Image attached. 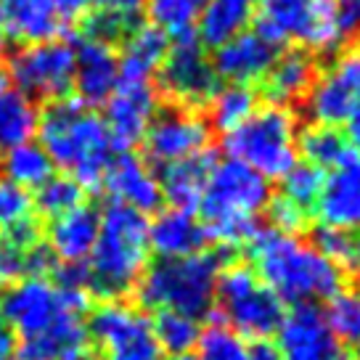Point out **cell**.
Listing matches in <instances>:
<instances>
[{"instance_id":"obj_16","label":"cell","mask_w":360,"mask_h":360,"mask_svg":"<svg viewBox=\"0 0 360 360\" xmlns=\"http://www.w3.org/2000/svg\"><path fill=\"white\" fill-rule=\"evenodd\" d=\"M281 360H352L323 321L318 304H292L276 331Z\"/></svg>"},{"instance_id":"obj_22","label":"cell","mask_w":360,"mask_h":360,"mask_svg":"<svg viewBox=\"0 0 360 360\" xmlns=\"http://www.w3.org/2000/svg\"><path fill=\"white\" fill-rule=\"evenodd\" d=\"M315 75H318V64H315L313 53H307L302 48L283 51L270 64L268 75L259 79L262 98L270 106L292 109L294 103H302L307 98V93L315 82Z\"/></svg>"},{"instance_id":"obj_21","label":"cell","mask_w":360,"mask_h":360,"mask_svg":"<svg viewBox=\"0 0 360 360\" xmlns=\"http://www.w3.org/2000/svg\"><path fill=\"white\" fill-rule=\"evenodd\" d=\"M101 212L90 204H79L61 217L51 220L45 247L53 255L56 265H85L98 238Z\"/></svg>"},{"instance_id":"obj_20","label":"cell","mask_w":360,"mask_h":360,"mask_svg":"<svg viewBox=\"0 0 360 360\" xmlns=\"http://www.w3.org/2000/svg\"><path fill=\"white\" fill-rule=\"evenodd\" d=\"M276 56H278L276 45H270L255 30H247V32L225 40L223 45H217L210 64H212L217 79L225 82V85H247V88H252L255 82H259L268 75Z\"/></svg>"},{"instance_id":"obj_17","label":"cell","mask_w":360,"mask_h":360,"mask_svg":"<svg viewBox=\"0 0 360 360\" xmlns=\"http://www.w3.org/2000/svg\"><path fill=\"white\" fill-rule=\"evenodd\" d=\"M101 188L109 193L112 204L130 207L141 214H157L162 210V183L159 172L148 165L143 157H138L133 151L117 154L103 175Z\"/></svg>"},{"instance_id":"obj_10","label":"cell","mask_w":360,"mask_h":360,"mask_svg":"<svg viewBox=\"0 0 360 360\" xmlns=\"http://www.w3.org/2000/svg\"><path fill=\"white\" fill-rule=\"evenodd\" d=\"M90 347L101 355V360H159L154 326L138 304L124 300H106L90 307L88 315Z\"/></svg>"},{"instance_id":"obj_35","label":"cell","mask_w":360,"mask_h":360,"mask_svg":"<svg viewBox=\"0 0 360 360\" xmlns=\"http://www.w3.org/2000/svg\"><path fill=\"white\" fill-rule=\"evenodd\" d=\"M313 244L342 276H352L360 286V231L318 228Z\"/></svg>"},{"instance_id":"obj_19","label":"cell","mask_w":360,"mask_h":360,"mask_svg":"<svg viewBox=\"0 0 360 360\" xmlns=\"http://www.w3.org/2000/svg\"><path fill=\"white\" fill-rule=\"evenodd\" d=\"M313 214L321 228L360 231V154L355 151L347 162L328 169Z\"/></svg>"},{"instance_id":"obj_31","label":"cell","mask_w":360,"mask_h":360,"mask_svg":"<svg viewBox=\"0 0 360 360\" xmlns=\"http://www.w3.org/2000/svg\"><path fill=\"white\" fill-rule=\"evenodd\" d=\"M0 169L3 178L22 186L27 191H34L53 175V162L48 159L40 143H22L6 154H0Z\"/></svg>"},{"instance_id":"obj_9","label":"cell","mask_w":360,"mask_h":360,"mask_svg":"<svg viewBox=\"0 0 360 360\" xmlns=\"http://www.w3.org/2000/svg\"><path fill=\"white\" fill-rule=\"evenodd\" d=\"M93 294L82 286H58L51 276H24L0 297L3 318L16 339L43 334L67 310L90 313Z\"/></svg>"},{"instance_id":"obj_8","label":"cell","mask_w":360,"mask_h":360,"mask_svg":"<svg viewBox=\"0 0 360 360\" xmlns=\"http://www.w3.org/2000/svg\"><path fill=\"white\" fill-rule=\"evenodd\" d=\"M214 302L225 326L247 342L273 339L281 328L286 304L257 278L249 262H225L217 276Z\"/></svg>"},{"instance_id":"obj_11","label":"cell","mask_w":360,"mask_h":360,"mask_svg":"<svg viewBox=\"0 0 360 360\" xmlns=\"http://www.w3.org/2000/svg\"><path fill=\"white\" fill-rule=\"evenodd\" d=\"M6 77L32 101L67 98L75 85V45L64 37L22 45L8 58Z\"/></svg>"},{"instance_id":"obj_15","label":"cell","mask_w":360,"mask_h":360,"mask_svg":"<svg viewBox=\"0 0 360 360\" xmlns=\"http://www.w3.org/2000/svg\"><path fill=\"white\" fill-rule=\"evenodd\" d=\"M159 112V90L148 79H120L103 103V124L117 154L138 146Z\"/></svg>"},{"instance_id":"obj_41","label":"cell","mask_w":360,"mask_h":360,"mask_svg":"<svg viewBox=\"0 0 360 360\" xmlns=\"http://www.w3.org/2000/svg\"><path fill=\"white\" fill-rule=\"evenodd\" d=\"M27 252L0 233V286H11L27 276Z\"/></svg>"},{"instance_id":"obj_6","label":"cell","mask_w":360,"mask_h":360,"mask_svg":"<svg viewBox=\"0 0 360 360\" xmlns=\"http://www.w3.org/2000/svg\"><path fill=\"white\" fill-rule=\"evenodd\" d=\"M255 32L281 48L300 43L307 53H339L347 43L342 0H257Z\"/></svg>"},{"instance_id":"obj_1","label":"cell","mask_w":360,"mask_h":360,"mask_svg":"<svg viewBox=\"0 0 360 360\" xmlns=\"http://www.w3.org/2000/svg\"><path fill=\"white\" fill-rule=\"evenodd\" d=\"M247 252L257 278L283 304L326 302L345 286V276L302 236L259 228Z\"/></svg>"},{"instance_id":"obj_14","label":"cell","mask_w":360,"mask_h":360,"mask_svg":"<svg viewBox=\"0 0 360 360\" xmlns=\"http://www.w3.org/2000/svg\"><path fill=\"white\" fill-rule=\"evenodd\" d=\"M210 141L212 130L202 112L167 106L159 109L157 117L151 120L141 143H143V159L151 167H167L210 148Z\"/></svg>"},{"instance_id":"obj_7","label":"cell","mask_w":360,"mask_h":360,"mask_svg":"<svg viewBox=\"0 0 360 360\" xmlns=\"http://www.w3.org/2000/svg\"><path fill=\"white\" fill-rule=\"evenodd\" d=\"M297 135L300 120L294 109L265 103L241 127L223 135V146L228 159L247 165L270 183L281 180L300 162Z\"/></svg>"},{"instance_id":"obj_45","label":"cell","mask_w":360,"mask_h":360,"mask_svg":"<svg viewBox=\"0 0 360 360\" xmlns=\"http://www.w3.org/2000/svg\"><path fill=\"white\" fill-rule=\"evenodd\" d=\"M347 138H349V143H352V148L360 154V120L347 124Z\"/></svg>"},{"instance_id":"obj_13","label":"cell","mask_w":360,"mask_h":360,"mask_svg":"<svg viewBox=\"0 0 360 360\" xmlns=\"http://www.w3.org/2000/svg\"><path fill=\"white\" fill-rule=\"evenodd\" d=\"M302 103L310 122L342 127L360 120V45L339 51L328 67L318 69Z\"/></svg>"},{"instance_id":"obj_48","label":"cell","mask_w":360,"mask_h":360,"mask_svg":"<svg viewBox=\"0 0 360 360\" xmlns=\"http://www.w3.org/2000/svg\"><path fill=\"white\" fill-rule=\"evenodd\" d=\"M169 360H196L193 355H180V358H169Z\"/></svg>"},{"instance_id":"obj_3","label":"cell","mask_w":360,"mask_h":360,"mask_svg":"<svg viewBox=\"0 0 360 360\" xmlns=\"http://www.w3.org/2000/svg\"><path fill=\"white\" fill-rule=\"evenodd\" d=\"M270 196V183L255 169L236 159L217 162L199 204L204 238L212 241L223 255L247 249L249 241L257 236V217L265 212Z\"/></svg>"},{"instance_id":"obj_28","label":"cell","mask_w":360,"mask_h":360,"mask_svg":"<svg viewBox=\"0 0 360 360\" xmlns=\"http://www.w3.org/2000/svg\"><path fill=\"white\" fill-rule=\"evenodd\" d=\"M257 0H207L196 19V37L207 48H217L225 40L247 32L255 22Z\"/></svg>"},{"instance_id":"obj_30","label":"cell","mask_w":360,"mask_h":360,"mask_svg":"<svg viewBox=\"0 0 360 360\" xmlns=\"http://www.w3.org/2000/svg\"><path fill=\"white\" fill-rule=\"evenodd\" d=\"M259 109L257 93L247 85H220L207 103V124L217 133H233Z\"/></svg>"},{"instance_id":"obj_42","label":"cell","mask_w":360,"mask_h":360,"mask_svg":"<svg viewBox=\"0 0 360 360\" xmlns=\"http://www.w3.org/2000/svg\"><path fill=\"white\" fill-rule=\"evenodd\" d=\"M90 3H93V11H112L130 19L146 6V0H90Z\"/></svg>"},{"instance_id":"obj_49","label":"cell","mask_w":360,"mask_h":360,"mask_svg":"<svg viewBox=\"0 0 360 360\" xmlns=\"http://www.w3.org/2000/svg\"><path fill=\"white\" fill-rule=\"evenodd\" d=\"M347 3H352V6H358L360 8V0H347Z\"/></svg>"},{"instance_id":"obj_44","label":"cell","mask_w":360,"mask_h":360,"mask_svg":"<svg viewBox=\"0 0 360 360\" xmlns=\"http://www.w3.org/2000/svg\"><path fill=\"white\" fill-rule=\"evenodd\" d=\"M13 347H16V337L6 323L3 307H0V360H13Z\"/></svg>"},{"instance_id":"obj_46","label":"cell","mask_w":360,"mask_h":360,"mask_svg":"<svg viewBox=\"0 0 360 360\" xmlns=\"http://www.w3.org/2000/svg\"><path fill=\"white\" fill-rule=\"evenodd\" d=\"M6 30H3V13H0V64H3V58H6Z\"/></svg>"},{"instance_id":"obj_12","label":"cell","mask_w":360,"mask_h":360,"mask_svg":"<svg viewBox=\"0 0 360 360\" xmlns=\"http://www.w3.org/2000/svg\"><path fill=\"white\" fill-rule=\"evenodd\" d=\"M154 85L159 90V98L165 96L169 106L202 112L220 88V79L214 75L199 37L186 34L178 40H169V51L159 67Z\"/></svg>"},{"instance_id":"obj_2","label":"cell","mask_w":360,"mask_h":360,"mask_svg":"<svg viewBox=\"0 0 360 360\" xmlns=\"http://www.w3.org/2000/svg\"><path fill=\"white\" fill-rule=\"evenodd\" d=\"M40 146L64 175L75 178L85 191H98L103 175L117 157L103 117L79 98L45 103L37 122Z\"/></svg>"},{"instance_id":"obj_26","label":"cell","mask_w":360,"mask_h":360,"mask_svg":"<svg viewBox=\"0 0 360 360\" xmlns=\"http://www.w3.org/2000/svg\"><path fill=\"white\" fill-rule=\"evenodd\" d=\"M169 51V37L154 24H135L122 40L120 79H148L154 82L162 61Z\"/></svg>"},{"instance_id":"obj_5","label":"cell","mask_w":360,"mask_h":360,"mask_svg":"<svg viewBox=\"0 0 360 360\" xmlns=\"http://www.w3.org/2000/svg\"><path fill=\"white\" fill-rule=\"evenodd\" d=\"M228 262V255L217 249H202L178 259H159L148 265L135 286L141 310H169V313L207 318L214 307L217 276Z\"/></svg>"},{"instance_id":"obj_32","label":"cell","mask_w":360,"mask_h":360,"mask_svg":"<svg viewBox=\"0 0 360 360\" xmlns=\"http://www.w3.org/2000/svg\"><path fill=\"white\" fill-rule=\"evenodd\" d=\"M151 326H154L159 352H167L169 358L191 355L199 345V337H202V326H199L196 318L169 313V310H159L151 318Z\"/></svg>"},{"instance_id":"obj_34","label":"cell","mask_w":360,"mask_h":360,"mask_svg":"<svg viewBox=\"0 0 360 360\" xmlns=\"http://www.w3.org/2000/svg\"><path fill=\"white\" fill-rule=\"evenodd\" d=\"M207 0H146V13L157 30L178 40L186 34H196V19Z\"/></svg>"},{"instance_id":"obj_24","label":"cell","mask_w":360,"mask_h":360,"mask_svg":"<svg viewBox=\"0 0 360 360\" xmlns=\"http://www.w3.org/2000/svg\"><path fill=\"white\" fill-rule=\"evenodd\" d=\"M217 151L212 146L193 154V157L183 159V162H175V165H167L162 167V175H159V183H162V199L172 207V210H180V212H199V204H202V196L207 191V183H210V175H212L214 165H217Z\"/></svg>"},{"instance_id":"obj_47","label":"cell","mask_w":360,"mask_h":360,"mask_svg":"<svg viewBox=\"0 0 360 360\" xmlns=\"http://www.w3.org/2000/svg\"><path fill=\"white\" fill-rule=\"evenodd\" d=\"M349 358L352 360H360V334L352 339V352H349Z\"/></svg>"},{"instance_id":"obj_36","label":"cell","mask_w":360,"mask_h":360,"mask_svg":"<svg viewBox=\"0 0 360 360\" xmlns=\"http://www.w3.org/2000/svg\"><path fill=\"white\" fill-rule=\"evenodd\" d=\"M79 204H85V188L69 175H51L43 186L34 188L32 196L34 212L48 217V220H56Z\"/></svg>"},{"instance_id":"obj_39","label":"cell","mask_w":360,"mask_h":360,"mask_svg":"<svg viewBox=\"0 0 360 360\" xmlns=\"http://www.w3.org/2000/svg\"><path fill=\"white\" fill-rule=\"evenodd\" d=\"M265 214L270 220V228L278 231V233H286V236H302L310 225V217L313 214L302 210L300 204H294L292 199H286L283 193H273L265 204Z\"/></svg>"},{"instance_id":"obj_43","label":"cell","mask_w":360,"mask_h":360,"mask_svg":"<svg viewBox=\"0 0 360 360\" xmlns=\"http://www.w3.org/2000/svg\"><path fill=\"white\" fill-rule=\"evenodd\" d=\"M249 360H281L276 339H257L249 342Z\"/></svg>"},{"instance_id":"obj_4","label":"cell","mask_w":360,"mask_h":360,"mask_svg":"<svg viewBox=\"0 0 360 360\" xmlns=\"http://www.w3.org/2000/svg\"><path fill=\"white\" fill-rule=\"evenodd\" d=\"M148 262V217L122 204H109L101 212L98 238L85 262L90 294L122 300L124 294L135 292Z\"/></svg>"},{"instance_id":"obj_23","label":"cell","mask_w":360,"mask_h":360,"mask_svg":"<svg viewBox=\"0 0 360 360\" xmlns=\"http://www.w3.org/2000/svg\"><path fill=\"white\" fill-rule=\"evenodd\" d=\"M0 13L6 37L22 45L61 37L67 27L58 0H0Z\"/></svg>"},{"instance_id":"obj_33","label":"cell","mask_w":360,"mask_h":360,"mask_svg":"<svg viewBox=\"0 0 360 360\" xmlns=\"http://www.w3.org/2000/svg\"><path fill=\"white\" fill-rule=\"evenodd\" d=\"M210 326L202 331L196 345V360H249V342L225 326L220 310H210Z\"/></svg>"},{"instance_id":"obj_37","label":"cell","mask_w":360,"mask_h":360,"mask_svg":"<svg viewBox=\"0 0 360 360\" xmlns=\"http://www.w3.org/2000/svg\"><path fill=\"white\" fill-rule=\"evenodd\" d=\"M321 313L339 342H352L360 334V286H342Z\"/></svg>"},{"instance_id":"obj_25","label":"cell","mask_w":360,"mask_h":360,"mask_svg":"<svg viewBox=\"0 0 360 360\" xmlns=\"http://www.w3.org/2000/svg\"><path fill=\"white\" fill-rule=\"evenodd\" d=\"M207 238L196 214L180 210H159L154 220H148V249L159 259H178L202 252Z\"/></svg>"},{"instance_id":"obj_38","label":"cell","mask_w":360,"mask_h":360,"mask_svg":"<svg viewBox=\"0 0 360 360\" xmlns=\"http://www.w3.org/2000/svg\"><path fill=\"white\" fill-rule=\"evenodd\" d=\"M323 178H326L323 169L313 167V165H304V162H297V165L281 178V193L286 199H292L294 204H300L302 210H307V212L313 214V207H315V202H318Z\"/></svg>"},{"instance_id":"obj_18","label":"cell","mask_w":360,"mask_h":360,"mask_svg":"<svg viewBox=\"0 0 360 360\" xmlns=\"http://www.w3.org/2000/svg\"><path fill=\"white\" fill-rule=\"evenodd\" d=\"M75 85L72 90L85 106H101L109 101L120 82V53L112 43L82 34L75 40Z\"/></svg>"},{"instance_id":"obj_27","label":"cell","mask_w":360,"mask_h":360,"mask_svg":"<svg viewBox=\"0 0 360 360\" xmlns=\"http://www.w3.org/2000/svg\"><path fill=\"white\" fill-rule=\"evenodd\" d=\"M40 106L19 88H13L11 79L0 75V154L11 148L30 143L37 135Z\"/></svg>"},{"instance_id":"obj_29","label":"cell","mask_w":360,"mask_h":360,"mask_svg":"<svg viewBox=\"0 0 360 360\" xmlns=\"http://www.w3.org/2000/svg\"><path fill=\"white\" fill-rule=\"evenodd\" d=\"M297 154H300V162L328 172V169L339 167L342 162H347L355 154V148L349 143L347 133H342V127L310 122L300 127Z\"/></svg>"},{"instance_id":"obj_40","label":"cell","mask_w":360,"mask_h":360,"mask_svg":"<svg viewBox=\"0 0 360 360\" xmlns=\"http://www.w3.org/2000/svg\"><path fill=\"white\" fill-rule=\"evenodd\" d=\"M34 217L32 193L11 180L0 178V233Z\"/></svg>"}]
</instances>
